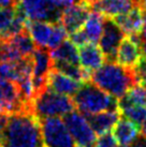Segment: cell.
I'll use <instances>...</instances> for the list:
<instances>
[{"label":"cell","mask_w":146,"mask_h":147,"mask_svg":"<svg viewBox=\"0 0 146 147\" xmlns=\"http://www.w3.org/2000/svg\"><path fill=\"white\" fill-rule=\"evenodd\" d=\"M0 147H44L40 120L31 112L10 115L0 133Z\"/></svg>","instance_id":"cell-1"},{"label":"cell","mask_w":146,"mask_h":147,"mask_svg":"<svg viewBox=\"0 0 146 147\" xmlns=\"http://www.w3.org/2000/svg\"><path fill=\"white\" fill-rule=\"evenodd\" d=\"M91 82L118 100L126 96L133 86L139 84L133 69L109 61L93 72Z\"/></svg>","instance_id":"cell-2"},{"label":"cell","mask_w":146,"mask_h":147,"mask_svg":"<svg viewBox=\"0 0 146 147\" xmlns=\"http://www.w3.org/2000/svg\"><path fill=\"white\" fill-rule=\"evenodd\" d=\"M72 100L77 111L83 115L119 111L118 99L90 82L84 83Z\"/></svg>","instance_id":"cell-3"},{"label":"cell","mask_w":146,"mask_h":147,"mask_svg":"<svg viewBox=\"0 0 146 147\" xmlns=\"http://www.w3.org/2000/svg\"><path fill=\"white\" fill-rule=\"evenodd\" d=\"M72 4L73 0H18L16 8L24 13L29 22L57 24L60 23L66 9Z\"/></svg>","instance_id":"cell-4"},{"label":"cell","mask_w":146,"mask_h":147,"mask_svg":"<svg viewBox=\"0 0 146 147\" xmlns=\"http://www.w3.org/2000/svg\"><path fill=\"white\" fill-rule=\"evenodd\" d=\"M32 113L39 120L54 117H64L74 111L73 100L68 96L57 94L46 88L31 100Z\"/></svg>","instance_id":"cell-5"},{"label":"cell","mask_w":146,"mask_h":147,"mask_svg":"<svg viewBox=\"0 0 146 147\" xmlns=\"http://www.w3.org/2000/svg\"><path fill=\"white\" fill-rule=\"evenodd\" d=\"M20 112L32 113L31 101L24 98L18 84L0 78V113L10 116Z\"/></svg>","instance_id":"cell-6"},{"label":"cell","mask_w":146,"mask_h":147,"mask_svg":"<svg viewBox=\"0 0 146 147\" xmlns=\"http://www.w3.org/2000/svg\"><path fill=\"white\" fill-rule=\"evenodd\" d=\"M44 147H75L72 135L60 117L40 120Z\"/></svg>","instance_id":"cell-7"},{"label":"cell","mask_w":146,"mask_h":147,"mask_svg":"<svg viewBox=\"0 0 146 147\" xmlns=\"http://www.w3.org/2000/svg\"><path fill=\"white\" fill-rule=\"evenodd\" d=\"M62 120L66 123L76 145L84 147H95V143L97 140L96 133L82 113H80L78 111H72L69 114L65 115Z\"/></svg>","instance_id":"cell-8"},{"label":"cell","mask_w":146,"mask_h":147,"mask_svg":"<svg viewBox=\"0 0 146 147\" xmlns=\"http://www.w3.org/2000/svg\"><path fill=\"white\" fill-rule=\"evenodd\" d=\"M125 38V32L118 27L113 18L105 17L103 31L99 40V45L106 61L116 62L118 49Z\"/></svg>","instance_id":"cell-9"},{"label":"cell","mask_w":146,"mask_h":147,"mask_svg":"<svg viewBox=\"0 0 146 147\" xmlns=\"http://www.w3.org/2000/svg\"><path fill=\"white\" fill-rule=\"evenodd\" d=\"M89 14V4H87L86 2L74 3L68 9H66L61 16L60 23L68 32V36L83 29L86 21L88 20Z\"/></svg>","instance_id":"cell-10"},{"label":"cell","mask_w":146,"mask_h":147,"mask_svg":"<svg viewBox=\"0 0 146 147\" xmlns=\"http://www.w3.org/2000/svg\"><path fill=\"white\" fill-rule=\"evenodd\" d=\"M84 83L75 81L53 68L47 75V88L68 97L74 96Z\"/></svg>","instance_id":"cell-11"},{"label":"cell","mask_w":146,"mask_h":147,"mask_svg":"<svg viewBox=\"0 0 146 147\" xmlns=\"http://www.w3.org/2000/svg\"><path fill=\"white\" fill-rule=\"evenodd\" d=\"M78 56L82 68L88 70L90 72L97 71L104 65L105 61V57L102 53L100 46H98L96 43H88L80 47Z\"/></svg>","instance_id":"cell-12"},{"label":"cell","mask_w":146,"mask_h":147,"mask_svg":"<svg viewBox=\"0 0 146 147\" xmlns=\"http://www.w3.org/2000/svg\"><path fill=\"white\" fill-rule=\"evenodd\" d=\"M141 57H142L141 45L135 43L129 37L125 38L118 49L116 61L122 67L133 69L138 65Z\"/></svg>","instance_id":"cell-13"},{"label":"cell","mask_w":146,"mask_h":147,"mask_svg":"<svg viewBox=\"0 0 146 147\" xmlns=\"http://www.w3.org/2000/svg\"><path fill=\"white\" fill-rule=\"evenodd\" d=\"M140 131L141 127L122 115L113 128V135L119 145L129 147L131 143L138 138Z\"/></svg>","instance_id":"cell-14"},{"label":"cell","mask_w":146,"mask_h":147,"mask_svg":"<svg viewBox=\"0 0 146 147\" xmlns=\"http://www.w3.org/2000/svg\"><path fill=\"white\" fill-rule=\"evenodd\" d=\"M113 20L125 34L128 36L139 34L143 28V12L138 5L130 12L113 17Z\"/></svg>","instance_id":"cell-15"},{"label":"cell","mask_w":146,"mask_h":147,"mask_svg":"<svg viewBox=\"0 0 146 147\" xmlns=\"http://www.w3.org/2000/svg\"><path fill=\"white\" fill-rule=\"evenodd\" d=\"M135 5L134 0H98L93 4V8L105 17L113 18L117 15L130 12Z\"/></svg>","instance_id":"cell-16"},{"label":"cell","mask_w":146,"mask_h":147,"mask_svg":"<svg viewBox=\"0 0 146 147\" xmlns=\"http://www.w3.org/2000/svg\"><path fill=\"white\" fill-rule=\"evenodd\" d=\"M89 123L90 127L93 128L95 133L98 135L103 134L105 132H110V130L114 128L120 118V112H102V113H97V114H88L84 115Z\"/></svg>","instance_id":"cell-17"},{"label":"cell","mask_w":146,"mask_h":147,"mask_svg":"<svg viewBox=\"0 0 146 147\" xmlns=\"http://www.w3.org/2000/svg\"><path fill=\"white\" fill-rule=\"evenodd\" d=\"M27 30L36 46L47 47L54 31V24L45 22H29Z\"/></svg>","instance_id":"cell-18"},{"label":"cell","mask_w":146,"mask_h":147,"mask_svg":"<svg viewBox=\"0 0 146 147\" xmlns=\"http://www.w3.org/2000/svg\"><path fill=\"white\" fill-rule=\"evenodd\" d=\"M118 109L122 116L137 123L138 126L142 127L143 123H146V107L130 101L127 96H124L118 100Z\"/></svg>","instance_id":"cell-19"},{"label":"cell","mask_w":146,"mask_h":147,"mask_svg":"<svg viewBox=\"0 0 146 147\" xmlns=\"http://www.w3.org/2000/svg\"><path fill=\"white\" fill-rule=\"evenodd\" d=\"M51 56L54 61H65L72 65H80V56L76 46L70 40H66L58 47L51 51Z\"/></svg>","instance_id":"cell-20"},{"label":"cell","mask_w":146,"mask_h":147,"mask_svg":"<svg viewBox=\"0 0 146 147\" xmlns=\"http://www.w3.org/2000/svg\"><path fill=\"white\" fill-rule=\"evenodd\" d=\"M104 21H105V16L103 14L96 10L90 11L88 20L86 21L85 25L83 27V30L87 34L90 43H97L100 40V37L103 31Z\"/></svg>","instance_id":"cell-21"},{"label":"cell","mask_w":146,"mask_h":147,"mask_svg":"<svg viewBox=\"0 0 146 147\" xmlns=\"http://www.w3.org/2000/svg\"><path fill=\"white\" fill-rule=\"evenodd\" d=\"M9 40L14 44V46L16 47L17 51L20 52L23 57L31 56L36 49V44H34L33 40L31 39V37H30L27 29L24 30L23 32L9 38Z\"/></svg>","instance_id":"cell-22"},{"label":"cell","mask_w":146,"mask_h":147,"mask_svg":"<svg viewBox=\"0 0 146 147\" xmlns=\"http://www.w3.org/2000/svg\"><path fill=\"white\" fill-rule=\"evenodd\" d=\"M23 57L9 39H0V62H14Z\"/></svg>","instance_id":"cell-23"},{"label":"cell","mask_w":146,"mask_h":147,"mask_svg":"<svg viewBox=\"0 0 146 147\" xmlns=\"http://www.w3.org/2000/svg\"><path fill=\"white\" fill-rule=\"evenodd\" d=\"M16 13V7H0V39H4Z\"/></svg>","instance_id":"cell-24"},{"label":"cell","mask_w":146,"mask_h":147,"mask_svg":"<svg viewBox=\"0 0 146 147\" xmlns=\"http://www.w3.org/2000/svg\"><path fill=\"white\" fill-rule=\"evenodd\" d=\"M67 37H68V32L66 31V29L64 28L61 23L54 24V31L53 34H52V38H51V41H49V45H47V49L49 51L55 49L62 42L67 40Z\"/></svg>","instance_id":"cell-25"},{"label":"cell","mask_w":146,"mask_h":147,"mask_svg":"<svg viewBox=\"0 0 146 147\" xmlns=\"http://www.w3.org/2000/svg\"><path fill=\"white\" fill-rule=\"evenodd\" d=\"M127 98L133 103L146 107V88L141 85L133 86L126 94Z\"/></svg>","instance_id":"cell-26"},{"label":"cell","mask_w":146,"mask_h":147,"mask_svg":"<svg viewBox=\"0 0 146 147\" xmlns=\"http://www.w3.org/2000/svg\"><path fill=\"white\" fill-rule=\"evenodd\" d=\"M134 73L138 78L139 85L143 86L146 88V57L142 56L139 60L138 65L133 68Z\"/></svg>","instance_id":"cell-27"},{"label":"cell","mask_w":146,"mask_h":147,"mask_svg":"<svg viewBox=\"0 0 146 147\" xmlns=\"http://www.w3.org/2000/svg\"><path fill=\"white\" fill-rule=\"evenodd\" d=\"M117 142L114 138L113 133L105 132L103 134H100L99 138L96 140L95 147H116Z\"/></svg>","instance_id":"cell-28"},{"label":"cell","mask_w":146,"mask_h":147,"mask_svg":"<svg viewBox=\"0 0 146 147\" xmlns=\"http://www.w3.org/2000/svg\"><path fill=\"white\" fill-rule=\"evenodd\" d=\"M69 40L72 42L75 46H78V47H82V46H84V45L90 43L89 39H88L87 34H86L85 31H84L83 29L69 34Z\"/></svg>","instance_id":"cell-29"},{"label":"cell","mask_w":146,"mask_h":147,"mask_svg":"<svg viewBox=\"0 0 146 147\" xmlns=\"http://www.w3.org/2000/svg\"><path fill=\"white\" fill-rule=\"evenodd\" d=\"M129 147H146V135L141 132Z\"/></svg>","instance_id":"cell-30"},{"label":"cell","mask_w":146,"mask_h":147,"mask_svg":"<svg viewBox=\"0 0 146 147\" xmlns=\"http://www.w3.org/2000/svg\"><path fill=\"white\" fill-rule=\"evenodd\" d=\"M18 0H0V7L3 8H11V7H16Z\"/></svg>","instance_id":"cell-31"},{"label":"cell","mask_w":146,"mask_h":147,"mask_svg":"<svg viewBox=\"0 0 146 147\" xmlns=\"http://www.w3.org/2000/svg\"><path fill=\"white\" fill-rule=\"evenodd\" d=\"M8 118H9V115L0 113V133H1V131L3 130L4 126L8 123Z\"/></svg>","instance_id":"cell-32"},{"label":"cell","mask_w":146,"mask_h":147,"mask_svg":"<svg viewBox=\"0 0 146 147\" xmlns=\"http://www.w3.org/2000/svg\"><path fill=\"white\" fill-rule=\"evenodd\" d=\"M139 37H140L141 43H142V42H146V24L143 25L142 30H141V32L139 33Z\"/></svg>","instance_id":"cell-33"},{"label":"cell","mask_w":146,"mask_h":147,"mask_svg":"<svg viewBox=\"0 0 146 147\" xmlns=\"http://www.w3.org/2000/svg\"><path fill=\"white\" fill-rule=\"evenodd\" d=\"M135 1V4L138 5L139 8L141 9L142 11L146 12V0H134Z\"/></svg>","instance_id":"cell-34"},{"label":"cell","mask_w":146,"mask_h":147,"mask_svg":"<svg viewBox=\"0 0 146 147\" xmlns=\"http://www.w3.org/2000/svg\"><path fill=\"white\" fill-rule=\"evenodd\" d=\"M141 52H142V56L146 57V42H142L141 43Z\"/></svg>","instance_id":"cell-35"},{"label":"cell","mask_w":146,"mask_h":147,"mask_svg":"<svg viewBox=\"0 0 146 147\" xmlns=\"http://www.w3.org/2000/svg\"><path fill=\"white\" fill-rule=\"evenodd\" d=\"M84 2H86L87 4H89V5H93V3H96L98 0H83Z\"/></svg>","instance_id":"cell-36"},{"label":"cell","mask_w":146,"mask_h":147,"mask_svg":"<svg viewBox=\"0 0 146 147\" xmlns=\"http://www.w3.org/2000/svg\"><path fill=\"white\" fill-rule=\"evenodd\" d=\"M141 131H142V133L144 135H146V123H144L141 127Z\"/></svg>","instance_id":"cell-37"},{"label":"cell","mask_w":146,"mask_h":147,"mask_svg":"<svg viewBox=\"0 0 146 147\" xmlns=\"http://www.w3.org/2000/svg\"><path fill=\"white\" fill-rule=\"evenodd\" d=\"M74 1V3H81V2H84L83 0H73Z\"/></svg>","instance_id":"cell-38"},{"label":"cell","mask_w":146,"mask_h":147,"mask_svg":"<svg viewBox=\"0 0 146 147\" xmlns=\"http://www.w3.org/2000/svg\"><path fill=\"white\" fill-rule=\"evenodd\" d=\"M116 147H127V146H122V145H118V146H116Z\"/></svg>","instance_id":"cell-39"},{"label":"cell","mask_w":146,"mask_h":147,"mask_svg":"<svg viewBox=\"0 0 146 147\" xmlns=\"http://www.w3.org/2000/svg\"><path fill=\"white\" fill-rule=\"evenodd\" d=\"M75 147H84V146H81V145H75Z\"/></svg>","instance_id":"cell-40"}]
</instances>
